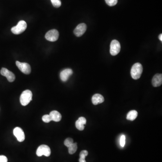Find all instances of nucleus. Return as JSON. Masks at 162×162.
<instances>
[{
	"label": "nucleus",
	"mask_w": 162,
	"mask_h": 162,
	"mask_svg": "<svg viewBox=\"0 0 162 162\" xmlns=\"http://www.w3.org/2000/svg\"><path fill=\"white\" fill-rule=\"evenodd\" d=\"M143 67L139 63H137L133 64L131 70V76L135 80L140 78L142 74Z\"/></svg>",
	"instance_id": "f257e3e1"
},
{
	"label": "nucleus",
	"mask_w": 162,
	"mask_h": 162,
	"mask_svg": "<svg viewBox=\"0 0 162 162\" xmlns=\"http://www.w3.org/2000/svg\"><path fill=\"white\" fill-rule=\"evenodd\" d=\"M33 94L31 90H26L22 93L20 97V102L23 106H26L32 100Z\"/></svg>",
	"instance_id": "f03ea898"
},
{
	"label": "nucleus",
	"mask_w": 162,
	"mask_h": 162,
	"mask_svg": "<svg viewBox=\"0 0 162 162\" xmlns=\"http://www.w3.org/2000/svg\"><path fill=\"white\" fill-rule=\"evenodd\" d=\"M27 27V25L26 22L24 20H21L18 22L17 25L12 27L11 31L14 34L18 35L24 32L26 29Z\"/></svg>",
	"instance_id": "7ed1b4c3"
},
{
	"label": "nucleus",
	"mask_w": 162,
	"mask_h": 162,
	"mask_svg": "<svg viewBox=\"0 0 162 162\" xmlns=\"http://www.w3.org/2000/svg\"><path fill=\"white\" fill-rule=\"evenodd\" d=\"M37 156L39 157L45 155L48 157L51 154V150L50 147L46 145H42L39 146L36 152Z\"/></svg>",
	"instance_id": "20e7f679"
},
{
	"label": "nucleus",
	"mask_w": 162,
	"mask_h": 162,
	"mask_svg": "<svg viewBox=\"0 0 162 162\" xmlns=\"http://www.w3.org/2000/svg\"><path fill=\"white\" fill-rule=\"evenodd\" d=\"M121 46L119 42L116 40H114L111 42L110 46V53L112 56H115L119 53Z\"/></svg>",
	"instance_id": "39448f33"
},
{
	"label": "nucleus",
	"mask_w": 162,
	"mask_h": 162,
	"mask_svg": "<svg viewBox=\"0 0 162 162\" xmlns=\"http://www.w3.org/2000/svg\"><path fill=\"white\" fill-rule=\"evenodd\" d=\"M59 37V33L56 29L50 30L46 34L45 38L50 42H55L57 40Z\"/></svg>",
	"instance_id": "423d86ee"
},
{
	"label": "nucleus",
	"mask_w": 162,
	"mask_h": 162,
	"mask_svg": "<svg viewBox=\"0 0 162 162\" xmlns=\"http://www.w3.org/2000/svg\"><path fill=\"white\" fill-rule=\"evenodd\" d=\"M16 64L19 69L25 74H29L31 72L30 65L26 63H21L17 61Z\"/></svg>",
	"instance_id": "0eeeda50"
},
{
	"label": "nucleus",
	"mask_w": 162,
	"mask_h": 162,
	"mask_svg": "<svg viewBox=\"0 0 162 162\" xmlns=\"http://www.w3.org/2000/svg\"><path fill=\"white\" fill-rule=\"evenodd\" d=\"M0 73L2 76L7 77L9 82H13L15 80V76L14 74L6 68H2Z\"/></svg>",
	"instance_id": "6e6552de"
},
{
	"label": "nucleus",
	"mask_w": 162,
	"mask_h": 162,
	"mask_svg": "<svg viewBox=\"0 0 162 162\" xmlns=\"http://www.w3.org/2000/svg\"><path fill=\"white\" fill-rule=\"evenodd\" d=\"M87 27L86 24H84V23L79 24L74 30V33L77 37H81L85 33L86 30H87Z\"/></svg>",
	"instance_id": "1a4fd4ad"
},
{
	"label": "nucleus",
	"mask_w": 162,
	"mask_h": 162,
	"mask_svg": "<svg viewBox=\"0 0 162 162\" xmlns=\"http://www.w3.org/2000/svg\"><path fill=\"white\" fill-rule=\"evenodd\" d=\"M14 134L19 142H23L25 140L24 131L20 127H16L14 129Z\"/></svg>",
	"instance_id": "9d476101"
},
{
	"label": "nucleus",
	"mask_w": 162,
	"mask_h": 162,
	"mask_svg": "<svg viewBox=\"0 0 162 162\" xmlns=\"http://www.w3.org/2000/svg\"><path fill=\"white\" fill-rule=\"evenodd\" d=\"M73 71L71 69H67L63 70L60 74V79L63 82H66L69 77L72 75Z\"/></svg>",
	"instance_id": "9b49d317"
},
{
	"label": "nucleus",
	"mask_w": 162,
	"mask_h": 162,
	"mask_svg": "<svg viewBox=\"0 0 162 162\" xmlns=\"http://www.w3.org/2000/svg\"><path fill=\"white\" fill-rule=\"evenodd\" d=\"M86 123H87V120L85 118L83 117H80L76 122V127L78 130L82 131L85 128L84 125L86 124Z\"/></svg>",
	"instance_id": "f8f14e48"
},
{
	"label": "nucleus",
	"mask_w": 162,
	"mask_h": 162,
	"mask_svg": "<svg viewBox=\"0 0 162 162\" xmlns=\"http://www.w3.org/2000/svg\"><path fill=\"white\" fill-rule=\"evenodd\" d=\"M152 83L154 87H158L161 86L162 83V74H156L154 76L152 81Z\"/></svg>",
	"instance_id": "ddd939ff"
},
{
	"label": "nucleus",
	"mask_w": 162,
	"mask_h": 162,
	"mask_svg": "<svg viewBox=\"0 0 162 162\" xmlns=\"http://www.w3.org/2000/svg\"><path fill=\"white\" fill-rule=\"evenodd\" d=\"M92 102L94 105H97L103 103L105 101L104 97L100 94H95L92 97Z\"/></svg>",
	"instance_id": "4468645a"
},
{
	"label": "nucleus",
	"mask_w": 162,
	"mask_h": 162,
	"mask_svg": "<svg viewBox=\"0 0 162 162\" xmlns=\"http://www.w3.org/2000/svg\"><path fill=\"white\" fill-rule=\"evenodd\" d=\"M49 115L51 117L52 121H54L56 122L60 121L61 119V115L58 111L55 110L51 111Z\"/></svg>",
	"instance_id": "2eb2a0df"
},
{
	"label": "nucleus",
	"mask_w": 162,
	"mask_h": 162,
	"mask_svg": "<svg viewBox=\"0 0 162 162\" xmlns=\"http://www.w3.org/2000/svg\"><path fill=\"white\" fill-rule=\"evenodd\" d=\"M138 113L136 110L130 111L127 116V119L128 120L133 121L137 118Z\"/></svg>",
	"instance_id": "dca6fc26"
},
{
	"label": "nucleus",
	"mask_w": 162,
	"mask_h": 162,
	"mask_svg": "<svg viewBox=\"0 0 162 162\" xmlns=\"http://www.w3.org/2000/svg\"><path fill=\"white\" fill-rule=\"evenodd\" d=\"M68 148L69 154H70V155H73V154L75 153L76 151L77 150V143H74L73 144L71 145L70 146H69Z\"/></svg>",
	"instance_id": "f3484780"
},
{
	"label": "nucleus",
	"mask_w": 162,
	"mask_h": 162,
	"mask_svg": "<svg viewBox=\"0 0 162 162\" xmlns=\"http://www.w3.org/2000/svg\"><path fill=\"white\" fill-rule=\"evenodd\" d=\"M74 143V140L71 138H68L64 140V144L67 147H69Z\"/></svg>",
	"instance_id": "a211bd4d"
},
{
	"label": "nucleus",
	"mask_w": 162,
	"mask_h": 162,
	"mask_svg": "<svg viewBox=\"0 0 162 162\" xmlns=\"http://www.w3.org/2000/svg\"><path fill=\"white\" fill-rule=\"evenodd\" d=\"M52 5L55 7L59 8L61 5V2L60 0H51Z\"/></svg>",
	"instance_id": "6ab92c4d"
},
{
	"label": "nucleus",
	"mask_w": 162,
	"mask_h": 162,
	"mask_svg": "<svg viewBox=\"0 0 162 162\" xmlns=\"http://www.w3.org/2000/svg\"><path fill=\"white\" fill-rule=\"evenodd\" d=\"M106 3L110 7H113L118 3V0H105Z\"/></svg>",
	"instance_id": "aec40b11"
},
{
	"label": "nucleus",
	"mask_w": 162,
	"mask_h": 162,
	"mask_svg": "<svg viewBox=\"0 0 162 162\" xmlns=\"http://www.w3.org/2000/svg\"><path fill=\"white\" fill-rule=\"evenodd\" d=\"M42 119H43V121L46 123H49L50 122L52 121L51 117L50 116V115H48V114L44 115L42 118Z\"/></svg>",
	"instance_id": "412c9836"
},
{
	"label": "nucleus",
	"mask_w": 162,
	"mask_h": 162,
	"mask_svg": "<svg viewBox=\"0 0 162 162\" xmlns=\"http://www.w3.org/2000/svg\"><path fill=\"white\" fill-rule=\"evenodd\" d=\"M120 144L122 147H124V146L125 145V136L124 135H123L121 137Z\"/></svg>",
	"instance_id": "4be33fe9"
},
{
	"label": "nucleus",
	"mask_w": 162,
	"mask_h": 162,
	"mask_svg": "<svg viewBox=\"0 0 162 162\" xmlns=\"http://www.w3.org/2000/svg\"><path fill=\"white\" fill-rule=\"evenodd\" d=\"M88 151H82L80 153V158L85 159V158L88 155Z\"/></svg>",
	"instance_id": "5701e85b"
},
{
	"label": "nucleus",
	"mask_w": 162,
	"mask_h": 162,
	"mask_svg": "<svg viewBox=\"0 0 162 162\" xmlns=\"http://www.w3.org/2000/svg\"><path fill=\"white\" fill-rule=\"evenodd\" d=\"M8 159L7 157L4 155H0V162H7Z\"/></svg>",
	"instance_id": "b1692460"
},
{
	"label": "nucleus",
	"mask_w": 162,
	"mask_h": 162,
	"mask_svg": "<svg viewBox=\"0 0 162 162\" xmlns=\"http://www.w3.org/2000/svg\"><path fill=\"white\" fill-rule=\"evenodd\" d=\"M79 162H86V160H85V159H84V158H80L79 159Z\"/></svg>",
	"instance_id": "393cba45"
},
{
	"label": "nucleus",
	"mask_w": 162,
	"mask_h": 162,
	"mask_svg": "<svg viewBox=\"0 0 162 162\" xmlns=\"http://www.w3.org/2000/svg\"><path fill=\"white\" fill-rule=\"evenodd\" d=\"M158 38H159V40L161 41V42H162V34H160L158 36Z\"/></svg>",
	"instance_id": "a878e982"
}]
</instances>
